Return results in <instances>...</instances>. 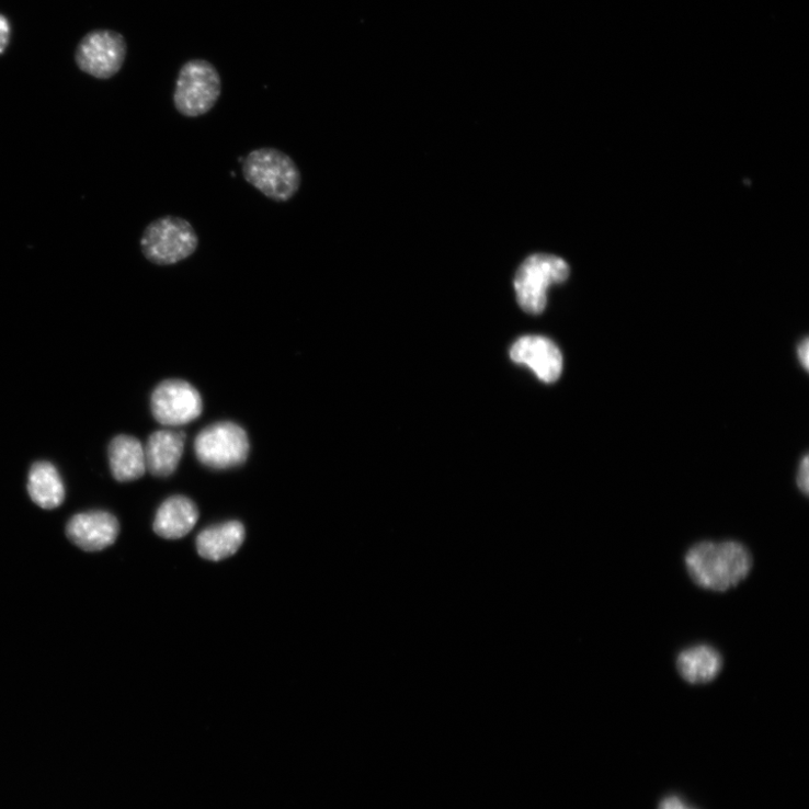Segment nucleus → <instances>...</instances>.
Instances as JSON below:
<instances>
[{
    "label": "nucleus",
    "mask_w": 809,
    "mask_h": 809,
    "mask_svg": "<svg viewBox=\"0 0 809 809\" xmlns=\"http://www.w3.org/2000/svg\"><path fill=\"white\" fill-rule=\"evenodd\" d=\"M685 565L699 588L723 593L737 588L749 576L752 557L736 542H704L690 549Z\"/></svg>",
    "instance_id": "1"
},
{
    "label": "nucleus",
    "mask_w": 809,
    "mask_h": 809,
    "mask_svg": "<svg viewBox=\"0 0 809 809\" xmlns=\"http://www.w3.org/2000/svg\"><path fill=\"white\" fill-rule=\"evenodd\" d=\"M243 175L251 186L269 200L285 203L294 198L301 185L296 162L274 148L257 149L243 159Z\"/></svg>",
    "instance_id": "2"
},
{
    "label": "nucleus",
    "mask_w": 809,
    "mask_h": 809,
    "mask_svg": "<svg viewBox=\"0 0 809 809\" xmlns=\"http://www.w3.org/2000/svg\"><path fill=\"white\" fill-rule=\"evenodd\" d=\"M200 238L193 225L183 217L163 216L145 230L141 238L144 255L157 265H173L191 258L198 249Z\"/></svg>",
    "instance_id": "3"
},
{
    "label": "nucleus",
    "mask_w": 809,
    "mask_h": 809,
    "mask_svg": "<svg viewBox=\"0 0 809 809\" xmlns=\"http://www.w3.org/2000/svg\"><path fill=\"white\" fill-rule=\"evenodd\" d=\"M565 260L550 254H533L519 267L514 280L517 303L527 314H542L547 306V292L569 277Z\"/></svg>",
    "instance_id": "4"
},
{
    "label": "nucleus",
    "mask_w": 809,
    "mask_h": 809,
    "mask_svg": "<svg viewBox=\"0 0 809 809\" xmlns=\"http://www.w3.org/2000/svg\"><path fill=\"white\" fill-rule=\"evenodd\" d=\"M221 94V79L208 61L195 59L180 69L173 94L178 113L186 117H201L210 112Z\"/></svg>",
    "instance_id": "5"
},
{
    "label": "nucleus",
    "mask_w": 809,
    "mask_h": 809,
    "mask_svg": "<svg viewBox=\"0 0 809 809\" xmlns=\"http://www.w3.org/2000/svg\"><path fill=\"white\" fill-rule=\"evenodd\" d=\"M250 443L247 432L236 423L219 422L204 429L195 440V453L206 467L225 470L241 466L248 459Z\"/></svg>",
    "instance_id": "6"
},
{
    "label": "nucleus",
    "mask_w": 809,
    "mask_h": 809,
    "mask_svg": "<svg viewBox=\"0 0 809 809\" xmlns=\"http://www.w3.org/2000/svg\"><path fill=\"white\" fill-rule=\"evenodd\" d=\"M126 52V42L122 34L114 31H94L79 43L76 62L90 76L110 79L122 69Z\"/></svg>",
    "instance_id": "7"
},
{
    "label": "nucleus",
    "mask_w": 809,
    "mask_h": 809,
    "mask_svg": "<svg viewBox=\"0 0 809 809\" xmlns=\"http://www.w3.org/2000/svg\"><path fill=\"white\" fill-rule=\"evenodd\" d=\"M151 410L155 419L166 426H180L197 420L203 412L198 390L184 380H166L153 391Z\"/></svg>",
    "instance_id": "8"
},
{
    "label": "nucleus",
    "mask_w": 809,
    "mask_h": 809,
    "mask_svg": "<svg viewBox=\"0 0 809 809\" xmlns=\"http://www.w3.org/2000/svg\"><path fill=\"white\" fill-rule=\"evenodd\" d=\"M118 533L116 517L102 511L77 514L67 525L70 542L87 552L102 551L113 546Z\"/></svg>",
    "instance_id": "9"
},
{
    "label": "nucleus",
    "mask_w": 809,
    "mask_h": 809,
    "mask_svg": "<svg viewBox=\"0 0 809 809\" xmlns=\"http://www.w3.org/2000/svg\"><path fill=\"white\" fill-rule=\"evenodd\" d=\"M514 363L528 366L545 383L557 381L562 373L563 358L559 347L544 337H524L511 349Z\"/></svg>",
    "instance_id": "10"
},
{
    "label": "nucleus",
    "mask_w": 809,
    "mask_h": 809,
    "mask_svg": "<svg viewBox=\"0 0 809 809\" xmlns=\"http://www.w3.org/2000/svg\"><path fill=\"white\" fill-rule=\"evenodd\" d=\"M183 432L158 431L150 435L145 446L146 465L156 477H168L178 468L185 448Z\"/></svg>",
    "instance_id": "11"
},
{
    "label": "nucleus",
    "mask_w": 809,
    "mask_h": 809,
    "mask_svg": "<svg viewBox=\"0 0 809 809\" xmlns=\"http://www.w3.org/2000/svg\"><path fill=\"white\" fill-rule=\"evenodd\" d=\"M246 528L239 521H229L204 529L197 537V551L210 561L235 556L244 543Z\"/></svg>",
    "instance_id": "12"
},
{
    "label": "nucleus",
    "mask_w": 809,
    "mask_h": 809,
    "mask_svg": "<svg viewBox=\"0 0 809 809\" xmlns=\"http://www.w3.org/2000/svg\"><path fill=\"white\" fill-rule=\"evenodd\" d=\"M198 517V509L192 500L173 497L159 508L153 528L163 538H182L195 527Z\"/></svg>",
    "instance_id": "13"
},
{
    "label": "nucleus",
    "mask_w": 809,
    "mask_h": 809,
    "mask_svg": "<svg viewBox=\"0 0 809 809\" xmlns=\"http://www.w3.org/2000/svg\"><path fill=\"white\" fill-rule=\"evenodd\" d=\"M114 478L121 482L140 479L147 471L145 446L133 436L114 437L109 448Z\"/></svg>",
    "instance_id": "14"
},
{
    "label": "nucleus",
    "mask_w": 809,
    "mask_h": 809,
    "mask_svg": "<svg viewBox=\"0 0 809 809\" xmlns=\"http://www.w3.org/2000/svg\"><path fill=\"white\" fill-rule=\"evenodd\" d=\"M722 666L721 653L706 645L691 647L677 658V670L682 679L692 685L709 684L718 676Z\"/></svg>",
    "instance_id": "15"
},
{
    "label": "nucleus",
    "mask_w": 809,
    "mask_h": 809,
    "mask_svg": "<svg viewBox=\"0 0 809 809\" xmlns=\"http://www.w3.org/2000/svg\"><path fill=\"white\" fill-rule=\"evenodd\" d=\"M27 489L32 501L43 510H55L65 501V486L55 466L36 463L29 475Z\"/></svg>",
    "instance_id": "16"
},
{
    "label": "nucleus",
    "mask_w": 809,
    "mask_h": 809,
    "mask_svg": "<svg viewBox=\"0 0 809 809\" xmlns=\"http://www.w3.org/2000/svg\"><path fill=\"white\" fill-rule=\"evenodd\" d=\"M11 36V24L4 15H0V55L8 48Z\"/></svg>",
    "instance_id": "17"
},
{
    "label": "nucleus",
    "mask_w": 809,
    "mask_h": 809,
    "mask_svg": "<svg viewBox=\"0 0 809 809\" xmlns=\"http://www.w3.org/2000/svg\"><path fill=\"white\" fill-rule=\"evenodd\" d=\"M808 457L806 456L799 467L798 476H797V483L800 490L804 491V493H808V487H809V474H808Z\"/></svg>",
    "instance_id": "18"
},
{
    "label": "nucleus",
    "mask_w": 809,
    "mask_h": 809,
    "mask_svg": "<svg viewBox=\"0 0 809 809\" xmlns=\"http://www.w3.org/2000/svg\"><path fill=\"white\" fill-rule=\"evenodd\" d=\"M659 809H693L688 807L681 798L676 796L668 797L663 799L659 806Z\"/></svg>",
    "instance_id": "19"
},
{
    "label": "nucleus",
    "mask_w": 809,
    "mask_h": 809,
    "mask_svg": "<svg viewBox=\"0 0 809 809\" xmlns=\"http://www.w3.org/2000/svg\"><path fill=\"white\" fill-rule=\"evenodd\" d=\"M798 356L800 360V363L804 365L805 369H808V363H809V342L806 338L798 346Z\"/></svg>",
    "instance_id": "20"
}]
</instances>
